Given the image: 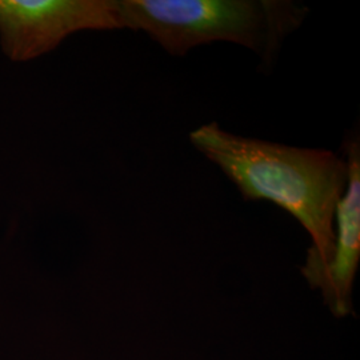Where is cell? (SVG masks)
I'll return each mask as SVG.
<instances>
[{"instance_id":"3957f363","label":"cell","mask_w":360,"mask_h":360,"mask_svg":"<svg viewBox=\"0 0 360 360\" xmlns=\"http://www.w3.org/2000/svg\"><path fill=\"white\" fill-rule=\"evenodd\" d=\"M120 28L117 0H0V46L13 62L37 59L79 31Z\"/></svg>"},{"instance_id":"6da1fadb","label":"cell","mask_w":360,"mask_h":360,"mask_svg":"<svg viewBox=\"0 0 360 360\" xmlns=\"http://www.w3.org/2000/svg\"><path fill=\"white\" fill-rule=\"evenodd\" d=\"M195 148L215 163L247 200H269L283 208L312 239L306 276L324 269L334 250L336 206L346 191L345 158L327 150L300 148L245 138L205 124L190 135Z\"/></svg>"},{"instance_id":"7a4b0ae2","label":"cell","mask_w":360,"mask_h":360,"mask_svg":"<svg viewBox=\"0 0 360 360\" xmlns=\"http://www.w3.org/2000/svg\"><path fill=\"white\" fill-rule=\"evenodd\" d=\"M123 28L143 31L168 53L229 41L275 59L309 8L290 0H117Z\"/></svg>"},{"instance_id":"277c9868","label":"cell","mask_w":360,"mask_h":360,"mask_svg":"<svg viewBox=\"0 0 360 360\" xmlns=\"http://www.w3.org/2000/svg\"><path fill=\"white\" fill-rule=\"evenodd\" d=\"M348 181L335 214V243L328 264L306 276L319 288L335 316L352 311V288L360 260V150L358 139L347 143Z\"/></svg>"}]
</instances>
